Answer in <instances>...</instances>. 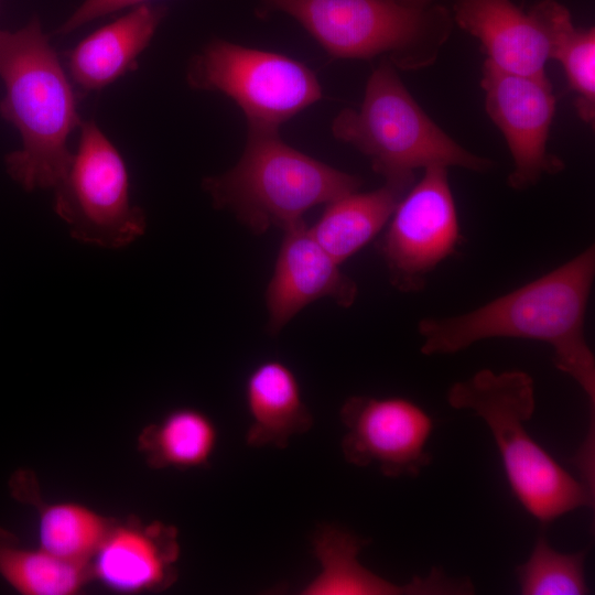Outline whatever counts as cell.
Returning <instances> with one entry per match:
<instances>
[{
  "label": "cell",
  "instance_id": "17",
  "mask_svg": "<svg viewBox=\"0 0 595 595\" xmlns=\"http://www.w3.org/2000/svg\"><path fill=\"white\" fill-rule=\"evenodd\" d=\"M245 401L249 415L245 437L248 446L284 448L292 437L313 425L298 377L280 360H264L250 371Z\"/></svg>",
  "mask_w": 595,
  "mask_h": 595
},
{
  "label": "cell",
  "instance_id": "4",
  "mask_svg": "<svg viewBox=\"0 0 595 595\" xmlns=\"http://www.w3.org/2000/svg\"><path fill=\"white\" fill-rule=\"evenodd\" d=\"M363 181L286 144L279 130L247 129L244 152L227 172L206 176L214 207L231 212L253 234L283 231L321 204L358 191Z\"/></svg>",
  "mask_w": 595,
  "mask_h": 595
},
{
  "label": "cell",
  "instance_id": "18",
  "mask_svg": "<svg viewBox=\"0 0 595 595\" xmlns=\"http://www.w3.org/2000/svg\"><path fill=\"white\" fill-rule=\"evenodd\" d=\"M415 175L385 180L370 192H351L326 204L309 227L314 239L339 264L364 248L388 224Z\"/></svg>",
  "mask_w": 595,
  "mask_h": 595
},
{
  "label": "cell",
  "instance_id": "7",
  "mask_svg": "<svg viewBox=\"0 0 595 595\" xmlns=\"http://www.w3.org/2000/svg\"><path fill=\"white\" fill-rule=\"evenodd\" d=\"M186 80L197 90L229 97L244 112L247 127L280 126L322 98L316 75L283 54L216 39L195 54Z\"/></svg>",
  "mask_w": 595,
  "mask_h": 595
},
{
  "label": "cell",
  "instance_id": "5",
  "mask_svg": "<svg viewBox=\"0 0 595 595\" xmlns=\"http://www.w3.org/2000/svg\"><path fill=\"white\" fill-rule=\"evenodd\" d=\"M296 20L333 58L381 56L401 71L432 66L448 41L444 6L409 8L394 0H260Z\"/></svg>",
  "mask_w": 595,
  "mask_h": 595
},
{
  "label": "cell",
  "instance_id": "24",
  "mask_svg": "<svg viewBox=\"0 0 595 595\" xmlns=\"http://www.w3.org/2000/svg\"><path fill=\"white\" fill-rule=\"evenodd\" d=\"M144 1L147 0H85L55 34H68L97 18Z\"/></svg>",
  "mask_w": 595,
  "mask_h": 595
},
{
  "label": "cell",
  "instance_id": "9",
  "mask_svg": "<svg viewBox=\"0 0 595 595\" xmlns=\"http://www.w3.org/2000/svg\"><path fill=\"white\" fill-rule=\"evenodd\" d=\"M388 223L379 250L389 280L402 292L419 291L426 275L454 253L461 241L447 167H425Z\"/></svg>",
  "mask_w": 595,
  "mask_h": 595
},
{
  "label": "cell",
  "instance_id": "6",
  "mask_svg": "<svg viewBox=\"0 0 595 595\" xmlns=\"http://www.w3.org/2000/svg\"><path fill=\"white\" fill-rule=\"evenodd\" d=\"M332 133L367 156L383 180L413 176L416 169L432 165L477 173L494 166L491 160L469 152L445 133L385 57L372 69L359 108L340 110Z\"/></svg>",
  "mask_w": 595,
  "mask_h": 595
},
{
  "label": "cell",
  "instance_id": "2",
  "mask_svg": "<svg viewBox=\"0 0 595 595\" xmlns=\"http://www.w3.org/2000/svg\"><path fill=\"white\" fill-rule=\"evenodd\" d=\"M0 78L6 89L0 115L22 141L6 156L7 172L26 191L54 188L73 158L68 138L83 121L73 87L36 17L18 31L0 30Z\"/></svg>",
  "mask_w": 595,
  "mask_h": 595
},
{
  "label": "cell",
  "instance_id": "21",
  "mask_svg": "<svg viewBox=\"0 0 595 595\" xmlns=\"http://www.w3.org/2000/svg\"><path fill=\"white\" fill-rule=\"evenodd\" d=\"M530 11L544 28L550 42V60L563 67L575 94L574 107L581 120L595 121V30L575 28L570 11L555 0H541Z\"/></svg>",
  "mask_w": 595,
  "mask_h": 595
},
{
  "label": "cell",
  "instance_id": "22",
  "mask_svg": "<svg viewBox=\"0 0 595 595\" xmlns=\"http://www.w3.org/2000/svg\"><path fill=\"white\" fill-rule=\"evenodd\" d=\"M0 575L23 595H75L93 581L88 564L56 558L40 547H24L2 527Z\"/></svg>",
  "mask_w": 595,
  "mask_h": 595
},
{
  "label": "cell",
  "instance_id": "15",
  "mask_svg": "<svg viewBox=\"0 0 595 595\" xmlns=\"http://www.w3.org/2000/svg\"><path fill=\"white\" fill-rule=\"evenodd\" d=\"M453 21L478 39L498 68L522 76H547L549 36L534 14L511 0H456Z\"/></svg>",
  "mask_w": 595,
  "mask_h": 595
},
{
  "label": "cell",
  "instance_id": "25",
  "mask_svg": "<svg viewBox=\"0 0 595 595\" xmlns=\"http://www.w3.org/2000/svg\"><path fill=\"white\" fill-rule=\"evenodd\" d=\"M396 2L409 8H426L434 3L435 0H394Z\"/></svg>",
  "mask_w": 595,
  "mask_h": 595
},
{
  "label": "cell",
  "instance_id": "19",
  "mask_svg": "<svg viewBox=\"0 0 595 595\" xmlns=\"http://www.w3.org/2000/svg\"><path fill=\"white\" fill-rule=\"evenodd\" d=\"M9 487L18 501L36 509L40 548L56 558L89 564L113 518L74 501L46 502L31 470H17Z\"/></svg>",
  "mask_w": 595,
  "mask_h": 595
},
{
  "label": "cell",
  "instance_id": "3",
  "mask_svg": "<svg viewBox=\"0 0 595 595\" xmlns=\"http://www.w3.org/2000/svg\"><path fill=\"white\" fill-rule=\"evenodd\" d=\"M446 398L453 409L468 410L486 423L513 496L541 524L594 506L595 491L528 432L526 422L536 409L533 380L528 374L482 369L451 386Z\"/></svg>",
  "mask_w": 595,
  "mask_h": 595
},
{
  "label": "cell",
  "instance_id": "23",
  "mask_svg": "<svg viewBox=\"0 0 595 595\" xmlns=\"http://www.w3.org/2000/svg\"><path fill=\"white\" fill-rule=\"evenodd\" d=\"M586 550L563 553L552 548L540 533L528 560L516 567L522 595H586L591 593L585 578Z\"/></svg>",
  "mask_w": 595,
  "mask_h": 595
},
{
  "label": "cell",
  "instance_id": "16",
  "mask_svg": "<svg viewBox=\"0 0 595 595\" xmlns=\"http://www.w3.org/2000/svg\"><path fill=\"white\" fill-rule=\"evenodd\" d=\"M162 6L138 4L98 29L67 53L72 79L83 91L99 90L137 67L165 15Z\"/></svg>",
  "mask_w": 595,
  "mask_h": 595
},
{
  "label": "cell",
  "instance_id": "14",
  "mask_svg": "<svg viewBox=\"0 0 595 595\" xmlns=\"http://www.w3.org/2000/svg\"><path fill=\"white\" fill-rule=\"evenodd\" d=\"M368 540L334 526H323L313 537L318 574L303 588L306 595H469L475 592L466 577H450L434 567L424 577L405 584L388 581L365 567L358 554Z\"/></svg>",
  "mask_w": 595,
  "mask_h": 595
},
{
  "label": "cell",
  "instance_id": "12",
  "mask_svg": "<svg viewBox=\"0 0 595 595\" xmlns=\"http://www.w3.org/2000/svg\"><path fill=\"white\" fill-rule=\"evenodd\" d=\"M180 553L175 527L132 516L113 518L89 562L91 580L118 594L164 591L177 578Z\"/></svg>",
  "mask_w": 595,
  "mask_h": 595
},
{
  "label": "cell",
  "instance_id": "13",
  "mask_svg": "<svg viewBox=\"0 0 595 595\" xmlns=\"http://www.w3.org/2000/svg\"><path fill=\"white\" fill-rule=\"evenodd\" d=\"M311 235L305 221L284 230L266 290L267 331L277 335L305 306L324 298L340 307L356 301V282Z\"/></svg>",
  "mask_w": 595,
  "mask_h": 595
},
{
  "label": "cell",
  "instance_id": "8",
  "mask_svg": "<svg viewBox=\"0 0 595 595\" xmlns=\"http://www.w3.org/2000/svg\"><path fill=\"white\" fill-rule=\"evenodd\" d=\"M53 190L54 212L77 241L118 249L147 230L144 210L131 203L126 163L93 120L82 123L77 150Z\"/></svg>",
  "mask_w": 595,
  "mask_h": 595
},
{
  "label": "cell",
  "instance_id": "11",
  "mask_svg": "<svg viewBox=\"0 0 595 595\" xmlns=\"http://www.w3.org/2000/svg\"><path fill=\"white\" fill-rule=\"evenodd\" d=\"M344 458L376 466L387 477H415L431 463L426 451L434 421L403 397L351 396L340 408Z\"/></svg>",
  "mask_w": 595,
  "mask_h": 595
},
{
  "label": "cell",
  "instance_id": "1",
  "mask_svg": "<svg viewBox=\"0 0 595 595\" xmlns=\"http://www.w3.org/2000/svg\"><path fill=\"white\" fill-rule=\"evenodd\" d=\"M595 277V247L558 268L464 314L425 317L418 324L424 355H450L489 338H521L550 345L556 367L583 390L588 426L577 453L595 456V358L584 321Z\"/></svg>",
  "mask_w": 595,
  "mask_h": 595
},
{
  "label": "cell",
  "instance_id": "10",
  "mask_svg": "<svg viewBox=\"0 0 595 595\" xmlns=\"http://www.w3.org/2000/svg\"><path fill=\"white\" fill-rule=\"evenodd\" d=\"M480 86L488 117L501 131L513 161L508 185L524 191L544 174H556L564 162L549 152L548 139L556 98L547 76L505 72L485 60Z\"/></svg>",
  "mask_w": 595,
  "mask_h": 595
},
{
  "label": "cell",
  "instance_id": "20",
  "mask_svg": "<svg viewBox=\"0 0 595 595\" xmlns=\"http://www.w3.org/2000/svg\"><path fill=\"white\" fill-rule=\"evenodd\" d=\"M217 444L215 422L203 411L187 407L170 411L138 436V450L152 468L206 467Z\"/></svg>",
  "mask_w": 595,
  "mask_h": 595
}]
</instances>
